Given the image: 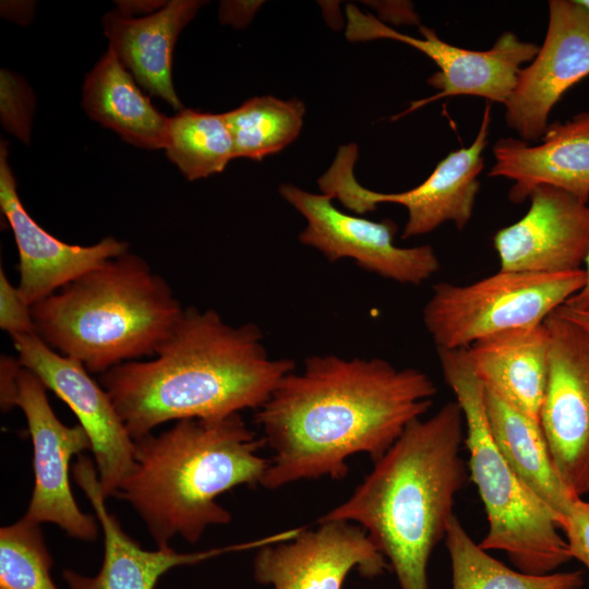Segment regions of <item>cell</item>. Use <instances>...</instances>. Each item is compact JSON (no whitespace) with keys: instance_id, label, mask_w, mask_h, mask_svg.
Wrapping results in <instances>:
<instances>
[{"instance_id":"1","label":"cell","mask_w":589,"mask_h":589,"mask_svg":"<svg viewBox=\"0 0 589 589\" xmlns=\"http://www.w3.org/2000/svg\"><path fill=\"white\" fill-rule=\"evenodd\" d=\"M437 388L418 369H397L380 358H306L288 373L255 422L273 456L261 486L344 479L356 454L380 459L433 404Z\"/></svg>"},{"instance_id":"2","label":"cell","mask_w":589,"mask_h":589,"mask_svg":"<svg viewBox=\"0 0 589 589\" xmlns=\"http://www.w3.org/2000/svg\"><path fill=\"white\" fill-rule=\"evenodd\" d=\"M294 366L269 356L255 324L233 326L215 310L190 306L152 360L122 363L99 383L137 440L168 421L260 409Z\"/></svg>"},{"instance_id":"3","label":"cell","mask_w":589,"mask_h":589,"mask_svg":"<svg viewBox=\"0 0 589 589\" xmlns=\"http://www.w3.org/2000/svg\"><path fill=\"white\" fill-rule=\"evenodd\" d=\"M465 420L456 400L408 424L341 504L318 520L362 527L399 589H429L432 552L445 539L456 495L468 479L460 457Z\"/></svg>"},{"instance_id":"4","label":"cell","mask_w":589,"mask_h":589,"mask_svg":"<svg viewBox=\"0 0 589 589\" xmlns=\"http://www.w3.org/2000/svg\"><path fill=\"white\" fill-rule=\"evenodd\" d=\"M134 444L135 468L116 497L135 509L157 548L176 536L196 543L208 527L229 524L231 514L216 498L261 485L269 466L259 454L263 438L240 413L179 420Z\"/></svg>"},{"instance_id":"5","label":"cell","mask_w":589,"mask_h":589,"mask_svg":"<svg viewBox=\"0 0 589 589\" xmlns=\"http://www.w3.org/2000/svg\"><path fill=\"white\" fill-rule=\"evenodd\" d=\"M182 312L170 285L129 251L32 305L36 334L94 374L154 357Z\"/></svg>"},{"instance_id":"6","label":"cell","mask_w":589,"mask_h":589,"mask_svg":"<svg viewBox=\"0 0 589 589\" xmlns=\"http://www.w3.org/2000/svg\"><path fill=\"white\" fill-rule=\"evenodd\" d=\"M442 374L461 408L469 472L483 503L488 530L479 545L506 553L520 572L553 573L573 557L549 508L514 473L491 434L485 390L467 348L436 349Z\"/></svg>"},{"instance_id":"7","label":"cell","mask_w":589,"mask_h":589,"mask_svg":"<svg viewBox=\"0 0 589 589\" xmlns=\"http://www.w3.org/2000/svg\"><path fill=\"white\" fill-rule=\"evenodd\" d=\"M586 280L584 268L556 273H497L467 285L438 283L422 320L436 349L469 348L484 338L543 324Z\"/></svg>"},{"instance_id":"8","label":"cell","mask_w":589,"mask_h":589,"mask_svg":"<svg viewBox=\"0 0 589 589\" xmlns=\"http://www.w3.org/2000/svg\"><path fill=\"white\" fill-rule=\"evenodd\" d=\"M490 127L491 103H486L473 142L450 152L422 183L407 191L384 193L362 187L354 176L358 159L354 143L338 148L332 165L318 178V187L323 194L358 215L375 211L381 203L402 205L408 213L402 239L430 233L447 221L462 230L472 217L480 190L482 153L489 143Z\"/></svg>"},{"instance_id":"9","label":"cell","mask_w":589,"mask_h":589,"mask_svg":"<svg viewBox=\"0 0 589 589\" xmlns=\"http://www.w3.org/2000/svg\"><path fill=\"white\" fill-rule=\"evenodd\" d=\"M346 37L352 41L392 39L409 45L428 56L440 71L428 79L438 92L413 101L399 117L450 96H477L505 105L514 91L524 63L530 62L539 47L521 40L514 32L500 35L486 50H470L442 40L434 29L420 26L422 38L401 34L356 5L346 7Z\"/></svg>"},{"instance_id":"10","label":"cell","mask_w":589,"mask_h":589,"mask_svg":"<svg viewBox=\"0 0 589 589\" xmlns=\"http://www.w3.org/2000/svg\"><path fill=\"white\" fill-rule=\"evenodd\" d=\"M549 373L540 426L561 479L589 493V334L555 310L545 320Z\"/></svg>"},{"instance_id":"11","label":"cell","mask_w":589,"mask_h":589,"mask_svg":"<svg viewBox=\"0 0 589 589\" xmlns=\"http://www.w3.org/2000/svg\"><path fill=\"white\" fill-rule=\"evenodd\" d=\"M279 193L306 220L302 244L318 250L328 261L351 259L361 268L404 285H421L440 269L431 245L401 248L395 244L396 224L373 221L339 211L325 194L281 184Z\"/></svg>"},{"instance_id":"12","label":"cell","mask_w":589,"mask_h":589,"mask_svg":"<svg viewBox=\"0 0 589 589\" xmlns=\"http://www.w3.org/2000/svg\"><path fill=\"white\" fill-rule=\"evenodd\" d=\"M22 365L79 419L91 440L101 492L116 496L135 468L134 440L106 389L77 360L50 348L37 334L12 336Z\"/></svg>"},{"instance_id":"13","label":"cell","mask_w":589,"mask_h":589,"mask_svg":"<svg viewBox=\"0 0 589 589\" xmlns=\"http://www.w3.org/2000/svg\"><path fill=\"white\" fill-rule=\"evenodd\" d=\"M17 406L24 413L33 443L34 489L24 518L50 522L70 537L94 541L98 534L96 516L83 513L70 485V461L91 449V440L77 423L63 424L55 414L43 382L29 370L19 374Z\"/></svg>"},{"instance_id":"14","label":"cell","mask_w":589,"mask_h":589,"mask_svg":"<svg viewBox=\"0 0 589 589\" xmlns=\"http://www.w3.org/2000/svg\"><path fill=\"white\" fill-rule=\"evenodd\" d=\"M589 75V10L578 0L549 1L545 37L521 68L505 107V121L520 140L536 142L562 96Z\"/></svg>"},{"instance_id":"15","label":"cell","mask_w":589,"mask_h":589,"mask_svg":"<svg viewBox=\"0 0 589 589\" xmlns=\"http://www.w3.org/2000/svg\"><path fill=\"white\" fill-rule=\"evenodd\" d=\"M388 567L362 527L318 520L315 529L302 528L285 542L278 539L260 546L253 575L273 589H341L353 569L374 578Z\"/></svg>"},{"instance_id":"16","label":"cell","mask_w":589,"mask_h":589,"mask_svg":"<svg viewBox=\"0 0 589 589\" xmlns=\"http://www.w3.org/2000/svg\"><path fill=\"white\" fill-rule=\"evenodd\" d=\"M516 223L493 243L500 271L556 274L584 268L589 251V204L561 189L540 185Z\"/></svg>"},{"instance_id":"17","label":"cell","mask_w":589,"mask_h":589,"mask_svg":"<svg viewBox=\"0 0 589 589\" xmlns=\"http://www.w3.org/2000/svg\"><path fill=\"white\" fill-rule=\"evenodd\" d=\"M0 207L19 252L16 286L31 306L69 283L128 252V243L107 237L93 245L68 244L43 229L24 208L8 163L7 143L0 146Z\"/></svg>"},{"instance_id":"18","label":"cell","mask_w":589,"mask_h":589,"mask_svg":"<svg viewBox=\"0 0 589 589\" xmlns=\"http://www.w3.org/2000/svg\"><path fill=\"white\" fill-rule=\"evenodd\" d=\"M490 177L514 181L508 199L526 201L540 185H550L589 202V110L548 125L540 144L502 137L492 147Z\"/></svg>"},{"instance_id":"19","label":"cell","mask_w":589,"mask_h":589,"mask_svg":"<svg viewBox=\"0 0 589 589\" xmlns=\"http://www.w3.org/2000/svg\"><path fill=\"white\" fill-rule=\"evenodd\" d=\"M73 478L88 498L104 534V561L95 576L63 569L62 578L69 589H154L158 579L169 569L195 564L227 551L179 553L171 546L144 550L124 532L107 506L101 492L95 461L79 456L73 466Z\"/></svg>"},{"instance_id":"20","label":"cell","mask_w":589,"mask_h":589,"mask_svg":"<svg viewBox=\"0 0 589 589\" xmlns=\"http://www.w3.org/2000/svg\"><path fill=\"white\" fill-rule=\"evenodd\" d=\"M203 4L197 0H171L144 17L119 11L103 17L109 48L123 67L140 85L178 111L183 108L172 84V51L178 35Z\"/></svg>"},{"instance_id":"21","label":"cell","mask_w":589,"mask_h":589,"mask_svg":"<svg viewBox=\"0 0 589 589\" xmlns=\"http://www.w3.org/2000/svg\"><path fill=\"white\" fill-rule=\"evenodd\" d=\"M549 349L544 323L504 332L467 348L485 390L538 423L548 382Z\"/></svg>"},{"instance_id":"22","label":"cell","mask_w":589,"mask_h":589,"mask_svg":"<svg viewBox=\"0 0 589 589\" xmlns=\"http://www.w3.org/2000/svg\"><path fill=\"white\" fill-rule=\"evenodd\" d=\"M484 400L491 434L498 450L525 486L554 515L562 529L573 503L579 497L557 473L540 423L489 390H485Z\"/></svg>"},{"instance_id":"23","label":"cell","mask_w":589,"mask_h":589,"mask_svg":"<svg viewBox=\"0 0 589 589\" xmlns=\"http://www.w3.org/2000/svg\"><path fill=\"white\" fill-rule=\"evenodd\" d=\"M83 107L128 143L165 148L169 118L151 104L110 48L85 77Z\"/></svg>"},{"instance_id":"24","label":"cell","mask_w":589,"mask_h":589,"mask_svg":"<svg viewBox=\"0 0 589 589\" xmlns=\"http://www.w3.org/2000/svg\"><path fill=\"white\" fill-rule=\"evenodd\" d=\"M452 589H580L581 570L531 575L509 568L488 554L454 515L445 536Z\"/></svg>"},{"instance_id":"25","label":"cell","mask_w":589,"mask_h":589,"mask_svg":"<svg viewBox=\"0 0 589 589\" xmlns=\"http://www.w3.org/2000/svg\"><path fill=\"white\" fill-rule=\"evenodd\" d=\"M304 112L299 99L261 96L223 113L232 137L235 158L261 160L280 152L299 135Z\"/></svg>"},{"instance_id":"26","label":"cell","mask_w":589,"mask_h":589,"mask_svg":"<svg viewBox=\"0 0 589 589\" xmlns=\"http://www.w3.org/2000/svg\"><path fill=\"white\" fill-rule=\"evenodd\" d=\"M188 180L224 171L235 158L233 142L224 115L182 109L169 118L165 148Z\"/></svg>"},{"instance_id":"27","label":"cell","mask_w":589,"mask_h":589,"mask_svg":"<svg viewBox=\"0 0 589 589\" xmlns=\"http://www.w3.org/2000/svg\"><path fill=\"white\" fill-rule=\"evenodd\" d=\"M39 524L22 518L0 529V589H59Z\"/></svg>"},{"instance_id":"28","label":"cell","mask_w":589,"mask_h":589,"mask_svg":"<svg viewBox=\"0 0 589 589\" xmlns=\"http://www.w3.org/2000/svg\"><path fill=\"white\" fill-rule=\"evenodd\" d=\"M26 86L8 71H1V121L5 129L27 142L33 99Z\"/></svg>"},{"instance_id":"29","label":"cell","mask_w":589,"mask_h":589,"mask_svg":"<svg viewBox=\"0 0 589 589\" xmlns=\"http://www.w3.org/2000/svg\"><path fill=\"white\" fill-rule=\"evenodd\" d=\"M0 327L11 337L36 334L32 306L21 296L0 267Z\"/></svg>"},{"instance_id":"30","label":"cell","mask_w":589,"mask_h":589,"mask_svg":"<svg viewBox=\"0 0 589 589\" xmlns=\"http://www.w3.org/2000/svg\"><path fill=\"white\" fill-rule=\"evenodd\" d=\"M573 558L589 570V502L577 498L562 527Z\"/></svg>"},{"instance_id":"31","label":"cell","mask_w":589,"mask_h":589,"mask_svg":"<svg viewBox=\"0 0 589 589\" xmlns=\"http://www.w3.org/2000/svg\"><path fill=\"white\" fill-rule=\"evenodd\" d=\"M23 365L19 358L2 354L0 358V402L7 411L15 406L19 374Z\"/></svg>"},{"instance_id":"32","label":"cell","mask_w":589,"mask_h":589,"mask_svg":"<svg viewBox=\"0 0 589 589\" xmlns=\"http://www.w3.org/2000/svg\"><path fill=\"white\" fill-rule=\"evenodd\" d=\"M119 12L132 16L133 13H154L158 8H163L164 1H118ZM158 11V10H157Z\"/></svg>"},{"instance_id":"33","label":"cell","mask_w":589,"mask_h":589,"mask_svg":"<svg viewBox=\"0 0 589 589\" xmlns=\"http://www.w3.org/2000/svg\"><path fill=\"white\" fill-rule=\"evenodd\" d=\"M556 311L561 316L577 324L589 334V309H576L563 304Z\"/></svg>"},{"instance_id":"34","label":"cell","mask_w":589,"mask_h":589,"mask_svg":"<svg viewBox=\"0 0 589 589\" xmlns=\"http://www.w3.org/2000/svg\"><path fill=\"white\" fill-rule=\"evenodd\" d=\"M584 265L586 280L582 289L564 303L576 309H589V251Z\"/></svg>"},{"instance_id":"35","label":"cell","mask_w":589,"mask_h":589,"mask_svg":"<svg viewBox=\"0 0 589 589\" xmlns=\"http://www.w3.org/2000/svg\"><path fill=\"white\" fill-rule=\"evenodd\" d=\"M585 8L589 10V0H578Z\"/></svg>"}]
</instances>
